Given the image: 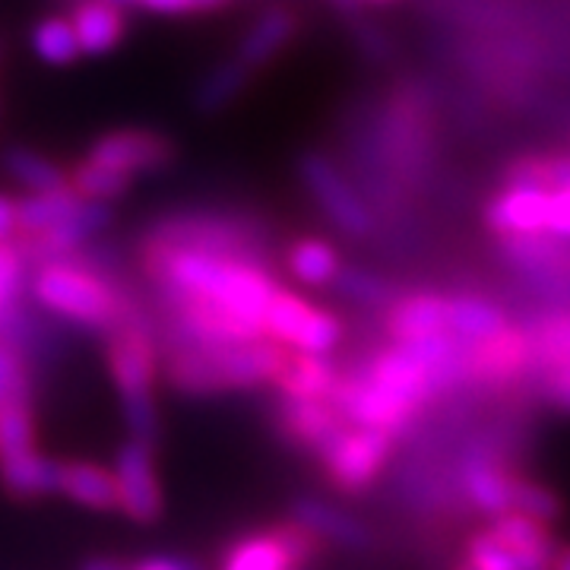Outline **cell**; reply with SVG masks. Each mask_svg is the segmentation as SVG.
<instances>
[{"mask_svg": "<svg viewBox=\"0 0 570 570\" xmlns=\"http://www.w3.org/2000/svg\"><path fill=\"white\" fill-rule=\"evenodd\" d=\"M142 264L159 285L165 305L181 302V298H197L206 305L223 307L225 314H232L254 333L266 336V307L279 283L269 276V269L261 261L184 250V247L142 245Z\"/></svg>", "mask_w": 570, "mask_h": 570, "instance_id": "1", "label": "cell"}, {"mask_svg": "<svg viewBox=\"0 0 570 570\" xmlns=\"http://www.w3.org/2000/svg\"><path fill=\"white\" fill-rule=\"evenodd\" d=\"M288 348L276 340L261 336L247 343L209 348H175L168 352L165 377L187 396H216L228 390H247L257 384H273L285 365Z\"/></svg>", "mask_w": 570, "mask_h": 570, "instance_id": "2", "label": "cell"}, {"mask_svg": "<svg viewBox=\"0 0 570 570\" xmlns=\"http://www.w3.org/2000/svg\"><path fill=\"white\" fill-rule=\"evenodd\" d=\"M32 295L39 305L67 317L73 324L92 326V330H118L127 324H140L137 307L105 283L99 273L77 264V257H67L58 264L36 266L32 276Z\"/></svg>", "mask_w": 570, "mask_h": 570, "instance_id": "3", "label": "cell"}, {"mask_svg": "<svg viewBox=\"0 0 570 570\" xmlns=\"http://www.w3.org/2000/svg\"><path fill=\"white\" fill-rule=\"evenodd\" d=\"M108 367L115 377V387L121 393V409L130 441L153 448L159 441V419H156V400L153 384L159 371V348L153 336L140 324H127L111 330L108 340Z\"/></svg>", "mask_w": 570, "mask_h": 570, "instance_id": "4", "label": "cell"}, {"mask_svg": "<svg viewBox=\"0 0 570 570\" xmlns=\"http://www.w3.org/2000/svg\"><path fill=\"white\" fill-rule=\"evenodd\" d=\"M400 444L396 434L381 428H346V434L321 456L330 489L340 494H365L377 485Z\"/></svg>", "mask_w": 570, "mask_h": 570, "instance_id": "5", "label": "cell"}, {"mask_svg": "<svg viewBox=\"0 0 570 570\" xmlns=\"http://www.w3.org/2000/svg\"><path fill=\"white\" fill-rule=\"evenodd\" d=\"M298 178L305 184V190L314 197V204L321 206L330 223L336 225L348 238L365 242L377 232L374 213L367 209V204L358 197L355 184L348 181L346 175L340 171V165L333 163L324 153H302L298 156Z\"/></svg>", "mask_w": 570, "mask_h": 570, "instance_id": "6", "label": "cell"}, {"mask_svg": "<svg viewBox=\"0 0 570 570\" xmlns=\"http://www.w3.org/2000/svg\"><path fill=\"white\" fill-rule=\"evenodd\" d=\"M142 245L184 247V250H204V254H223V257H245L261 261V235L250 225L225 216H175L156 225Z\"/></svg>", "mask_w": 570, "mask_h": 570, "instance_id": "7", "label": "cell"}, {"mask_svg": "<svg viewBox=\"0 0 570 570\" xmlns=\"http://www.w3.org/2000/svg\"><path fill=\"white\" fill-rule=\"evenodd\" d=\"M264 330L266 336L276 340L279 346L307 352V355H326L343 340V321L333 311L314 307L302 295L288 292L283 285L269 298Z\"/></svg>", "mask_w": 570, "mask_h": 570, "instance_id": "8", "label": "cell"}, {"mask_svg": "<svg viewBox=\"0 0 570 570\" xmlns=\"http://www.w3.org/2000/svg\"><path fill=\"white\" fill-rule=\"evenodd\" d=\"M330 406L336 409L352 428H381L396 438H406L425 412L396 400L393 393L377 387L362 367H348L340 374L330 393Z\"/></svg>", "mask_w": 570, "mask_h": 570, "instance_id": "9", "label": "cell"}, {"mask_svg": "<svg viewBox=\"0 0 570 570\" xmlns=\"http://www.w3.org/2000/svg\"><path fill=\"white\" fill-rule=\"evenodd\" d=\"M115 219V209L111 204H92V200H82L67 219L58 225L36 232V235H20L13 245L20 247V254L26 257V264L45 266L67 261L80 250L86 242H92L96 235H102L105 228Z\"/></svg>", "mask_w": 570, "mask_h": 570, "instance_id": "10", "label": "cell"}, {"mask_svg": "<svg viewBox=\"0 0 570 570\" xmlns=\"http://www.w3.org/2000/svg\"><path fill=\"white\" fill-rule=\"evenodd\" d=\"M175 156H178V146L171 137L149 130V127H124V130L102 134L89 146V153L82 159L108 165L115 171L137 178V175H149V171H163L175 163Z\"/></svg>", "mask_w": 570, "mask_h": 570, "instance_id": "11", "label": "cell"}, {"mask_svg": "<svg viewBox=\"0 0 570 570\" xmlns=\"http://www.w3.org/2000/svg\"><path fill=\"white\" fill-rule=\"evenodd\" d=\"M276 425L292 448L305 450L314 460H321L326 450L333 448L343 434L348 422L330 406V400H288L276 409Z\"/></svg>", "mask_w": 570, "mask_h": 570, "instance_id": "12", "label": "cell"}, {"mask_svg": "<svg viewBox=\"0 0 570 570\" xmlns=\"http://www.w3.org/2000/svg\"><path fill=\"white\" fill-rule=\"evenodd\" d=\"M115 479L124 513L137 523H156L163 513V489L153 469V448L127 441L115 456Z\"/></svg>", "mask_w": 570, "mask_h": 570, "instance_id": "13", "label": "cell"}, {"mask_svg": "<svg viewBox=\"0 0 570 570\" xmlns=\"http://www.w3.org/2000/svg\"><path fill=\"white\" fill-rule=\"evenodd\" d=\"M549 190L527 184H501V190L485 204V225L494 238L535 235L546 232L549 219Z\"/></svg>", "mask_w": 570, "mask_h": 570, "instance_id": "14", "label": "cell"}, {"mask_svg": "<svg viewBox=\"0 0 570 570\" xmlns=\"http://www.w3.org/2000/svg\"><path fill=\"white\" fill-rule=\"evenodd\" d=\"M450 298L438 292H400L384 311V333L390 343L403 346L434 333H448Z\"/></svg>", "mask_w": 570, "mask_h": 570, "instance_id": "15", "label": "cell"}, {"mask_svg": "<svg viewBox=\"0 0 570 570\" xmlns=\"http://www.w3.org/2000/svg\"><path fill=\"white\" fill-rule=\"evenodd\" d=\"M489 532L513 554L520 570H551V558H554L558 542L551 539L549 523L510 510V513L491 517Z\"/></svg>", "mask_w": 570, "mask_h": 570, "instance_id": "16", "label": "cell"}, {"mask_svg": "<svg viewBox=\"0 0 570 570\" xmlns=\"http://www.w3.org/2000/svg\"><path fill=\"white\" fill-rule=\"evenodd\" d=\"M295 36H298V17L288 7H269L247 26L245 36L235 45V58L257 73L276 61Z\"/></svg>", "mask_w": 570, "mask_h": 570, "instance_id": "17", "label": "cell"}, {"mask_svg": "<svg viewBox=\"0 0 570 570\" xmlns=\"http://www.w3.org/2000/svg\"><path fill=\"white\" fill-rule=\"evenodd\" d=\"M292 520L302 523L314 535H321L324 542L343 546V549L367 551L374 546V532L367 530L362 520H355L352 513H343L333 504H326L321 498H298L292 504Z\"/></svg>", "mask_w": 570, "mask_h": 570, "instance_id": "18", "label": "cell"}, {"mask_svg": "<svg viewBox=\"0 0 570 570\" xmlns=\"http://www.w3.org/2000/svg\"><path fill=\"white\" fill-rule=\"evenodd\" d=\"M67 20L77 32L82 55L89 58H102L108 51H115L127 36V10L108 0H77Z\"/></svg>", "mask_w": 570, "mask_h": 570, "instance_id": "19", "label": "cell"}, {"mask_svg": "<svg viewBox=\"0 0 570 570\" xmlns=\"http://www.w3.org/2000/svg\"><path fill=\"white\" fill-rule=\"evenodd\" d=\"M340 374L343 367L333 365L326 355H307V352L288 348L285 365L279 367L273 387L288 400H330Z\"/></svg>", "mask_w": 570, "mask_h": 570, "instance_id": "20", "label": "cell"}, {"mask_svg": "<svg viewBox=\"0 0 570 570\" xmlns=\"http://www.w3.org/2000/svg\"><path fill=\"white\" fill-rule=\"evenodd\" d=\"M527 326H530L532 358H535V374H532V393H535L539 381L570 365V307L542 311Z\"/></svg>", "mask_w": 570, "mask_h": 570, "instance_id": "21", "label": "cell"}, {"mask_svg": "<svg viewBox=\"0 0 570 570\" xmlns=\"http://www.w3.org/2000/svg\"><path fill=\"white\" fill-rule=\"evenodd\" d=\"M0 482L20 501L45 498V494H61L63 463L32 450L26 456H17V460H3L0 463Z\"/></svg>", "mask_w": 570, "mask_h": 570, "instance_id": "22", "label": "cell"}, {"mask_svg": "<svg viewBox=\"0 0 570 570\" xmlns=\"http://www.w3.org/2000/svg\"><path fill=\"white\" fill-rule=\"evenodd\" d=\"M63 498L89 510H121V491L115 472H108L99 463H63Z\"/></svg>", "mask_w": 570, "mask_h": 570, "instance_id": "23", "label": "cell"}, {"mask_svg": "<svg viewBox=\"0 0 570 570\" xmlns=\"http://www.w3.org/2000/svg\"><path fill=\"white\" fill-rule=\"evenodd\" d=\"M0 165L29 194H51V190L70 187V175L63 171L61 165L55 163V159H48V156H41L39 149H29V146L3 149Z\"/></svg>", "mask_w": 570, "mask_h": 570, "instance_id": "24", "label": "cell"}, {"mask_svg": "<svg viewBox=\"0 0 570 570\" xmlns=\"http://www.w3.org/2000/svg\"><path fill=\"white\" fill-rule=\"evenodd\" d=\"M250 80H254V70L245 67L235 55L228 61L216 63L194 89L197 115H219V111H225L228 105L242 99V92L250 86Z\"/></svg>", "mask_w": 570, "mask_h": 570, "instance_id": "25", "label": "cell"}, {"mask_svg": "<svg viewBox=\"0 0 570 570\" xmlns=\"http://www.w3.org/2000/svg\"><path fill=\"white\" fill-rule=\"evenodd\" d=\"M508 324L510 321L504 307L482 298V295H453L450 298L448 333L466 340V343H482Z\"/></svg>", "mask_w": 570, "mask_h": 570, "instance_id": "26", "label": "cell"}, {"mask_svg": "<svg viewBox=\"0 0 570 570\" xmlns=\"http://www.w3.org/2000/svg\"><path fill=\"white\" fill-rule=\"evenodd\" d=\"M288 273L305 285H333L340 276V250L324 238H298L285 254Z\"/></svg>", "mask_w": 570, "mask_h": 570, "instance_id": "27", "label": "cell"}, {"mask_svg": "<svg viewBox=\"0 0 570 570\" xmlns=\"http://www.w3.org/2000/svg\"><path fill=\"white\" fill-rule=\"evenodd\" d=\"M82 204V197L73 187L63 190H51V194H26L22 200H17V216H20V235H36L45 232L51 225H58L67 219L77 206ZM17 235V238H20Z\"/></svg>", "mask_w": 570, "mask_h": 570, "instance_id": "28", "label": "cell"}, {"mask_svg": "<svg viewBox=\"0 0 570 570\" xmlns=\"http://www.w3.org/2000/svg\"><path fill=\"white\" fill-rule=\"evenodd\" d=\"M36 425H32V384L22 387L0 409V463L32 453Z\"/></svg>", "mask_w": 570, "mask_h": 570, "instance_id": "29", "label": "cell"}, {"mask_svg": "<svg viewBox=\"0 0 570 570\" xmlns=\"http://www.w3.org/2000/svg\"><path fill=\"white\" fill-rule=\"evenodd\" d=\"M29 45H32V55L48 67H70L82 58L77 32L67 17H48V20L36 22Z\"/></svg>", "mask_w": 570, "mask_h": 570, "instance_id": "30", "label": "cell"}, {"mask_svg": "<svg viewBox=\"0 0 570 570\" xmlns=\"http://www.w3.org/2000/svg\"><path fill=\"white\" fill-rule=\"evenodd\" d=\"M510 510L513 513H527L532 520H542V523H558L564 517V501L554 489H549L546 482H535L523 472H513L510 479ZM508 510V513H510Z\"/></svg>", "mask_w": 570, "mask_h": 570, "instance_id": "31", "label": "cell"}, {"mask_svg": "<svg viewBox=\"0 0 570 570\" xmlns=\"http://www.w3.org/2000/svg\"><path fill=\"white\" fill-rule=\"evenodd\" d=\"M70 187L80 194L82 200H92V204H111V200H121V197H127V190L134 187V178H130V175H124V171L108 168V165L80 159L77 168L70 171Z\"/></svg>", "mask_w": 570, "mask_h": 570, "instance_id": "32", "label": "cell"}, {"mask_svg": "<svg viewBox=\"0 0 570 570\" xmlns=\"http://www.w3.org/2000/svg\"><path fill=\"white\" fill-rule=\"evenodd\" d=\"M223 570H295L292 561L285 558V551L279 549L273 530L254 532L245 535L242 542H235L228 554H225Z\"/></svg>", "mask_w": 570, "mask_h": 570, "instance_id": "33", "label": "cell"}, {"mask_svg": "<svg viewBox=\"0 0 570 570\" xmlns=\"http://www.w3.org/2000/svg\"><path fill=\"white\" fill-rule=\"evenodd\" d=\"M22 279H26V257L17 245H0V340H10L17 317H20Z\"/></svg>", "mask_w": 570, "mask_h": 570, "instance_id": "34", "label": "cell"}, {"mask_svg": "<svg viewBox=\"0 0 570 570\" xmlns=\"http://www.w3.org/2000/svg\"><path fill=\"white\" fill-rule=\"evenodd\" d=\"M333 285L348 302H355V305L362 307H377V311H387L393 305V298L400 295L396 285L387 283L384 276H374V273L355 269V266H343Z\"/></svg>", "mask_w": 570, "mask_h": 570, "instance_id": "35", "label": "cell"}, {"mask_svg": "<svg viewBox=\"0 0 570 570\" xmlns=\"http://www.w3.org/2000/svg\"><path fill=\"white\" fill-rule=\"evenodd\" d=\"M273 535H276L279 549L285 551V558L292 561V568H307V564H314L324 554V539L305 530L295 520H285L279 527H273Z\"/></svg>", "mask_w": 570, "mask_h": 570, "instance_id": "36", "label": "cell"}, {"mask_svg": "<svg viewBox=\"0 0 570 570\" xmlns=\"http://www.w3.org/2000/svg\"><path fill=\"white\" fill-rule=\"evenodd\" d=\"M463 561L472 570H520L513 554L491 535L489 527H482V530L469 535L466 546H463Z\"/></svg>", "mask_w": 570, "mask_h": 570, "instance_id": "37", "label": "cell"}, {"mask_svg": "<svg viewBox=\"0 0 570 570\" xmlns=\"http://www.w3.org/2000/svg\"><path fill=\"white\" fill-rule=\"evenodd\" d=\"M29 384L32 381H29V371L22 365L20 346H13L10 340H0V409Z\"/></svg>", "mask_w": 570, "mask_h": 570, "instance_id": "38", "label": "cell"}, {"mask_svg": "<svg viewBox=\"0 0 570 570\" xmlns=\"http://www.w3.org/2000/svg\"><path fill=\"white\" fill-rule=\"evenodd\" d=\"M228 3L232 0H140V10L156 17H187V13H213Z\"/></svg>", "mask_w": 570, "mask_h": 570, "instance_id": "39", "label": "cell"}, {"mask_svg": "<svg viewBox=\"0 0 570 570\" xmlns=\"http://www.w3.org/2000/svg\"><path fill=\"white\" fill-rule=\"evenodd\" d=\"M546 232L554 235V238H561V242H570V184L551 190Z\"/></svg>", "mask_w": 570, "mask_h": 570, "instance_id": "40", "label": "cell"}, {"mask_svg": "<svg viewBox=\"0 0 570 570\" xmlns=\"http://www.w3.org/2000/svg\"><path fill=\"white\" fill-rule=\"evenodd\" d=\"M20 235V216H17V197L0 194V245H13Z\"/></svg>", "mask_w": 570, "mask_h": 570, "instance_id": "41", "label": "cell"}, {"mask_svg": "<svg viewBox=\"0 0 570 570\" xmlns=\"http://www.w3.org/2000/svg\"><path fill=\"white\" fill-rule=\"evenodd\" d=\"M130 570H200V564L190 558H178V554H156V558H146L140 564H134Z\"/></svg>", "mask_w": 570, "mask_h": 570, "instance_id": "42", "label": "cell"}, {"mask_svg": "<svg viewBox=\"0 0 570 570\" xmlns=\"http://www.w3.org/2000/svg\"><path fill=\"white\" fill-rule=\"evenodd\" d=\"M549 406L561 409V412H570V384H561V387H546L539 393Z\"/></svg>", "mask_w": 570, "mask_h": 570, "instance_id": "43", "label": "cell"}, {"mask_svg": "<svg viewBox=\"0 0 570 570\" xmlns=\"http://www.w3.org/2000/svg\"><path fill=\"white\" fill-rule=\"evenodd\" d=\"M80 570H130L121 558H108V554H96L89 561H82Z\"/></svg>", "mask_w": 570, "mask_h": 570, "instance_id": "44", "label": "cell"}, {"mask_svg": "<svg viewBox=\"0 0 570 570\" xmlns=\"http://www.w3.org/2000/svg\"><path fill=\"white\" fill-rule=\"evenodd\" d=\"M551 570H570V542H564V546H558V549H554Z\"/></svg>", "mask_w": 570, "mask_h": 570, "instance_id": "45", "label": "cell"}, {"mask_svg": "<svg viewBox=\"0 0 570 570\" xmlns=\"http://www.w3.org/2000/svg\"><path fill=\"white\" fill-rule=\"evenodd\" d=\"M108 3H115V7H121V10H140V0H108Z\"/></svg>", "mask_w": 570, "mask_h": 570, "instance_id": "46", "label": "cell"}, {"mask_svg": "<svg viewBox=\"0 0 570 570\" xmlns=\"http://www.w3.org/2000/svg\"><path fill=\"white\" fill-rule=\"evenodd\" d=\"M346 3H355V0H346ZM371 3H387V0H371Z\"/></svg>", "mask_w": 570, "mask_h": 570, "instance_id": "47", "label": "cell"}, {"mask_svg": "<svg viewBox=\"0 0 570 570\" xmlns=\"http://www.w3.org/2000/svg\"><path fill=\"white\" fill-rule=\"evenodd\" d=\"M0 58H3V45H0Z\"/></svg>", "mask_w": 570, "mask_h": 570, "instance_id": "48", "label": "cell"}]
</instances>
